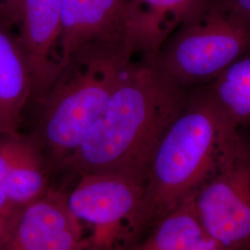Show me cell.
<instances>
[{
	"label": "cell",
	"instance_id": "obj_2",
	"mask_svg": "<svg viewBox=\"0 0 250 250\" xmlns=\"http://www.w3.org/2000/svg\"><path fill=\"white\" fill-rule=\"evenodd\" d=\"M141 54L134 36H121L84 45L63 64L36 106V125L30 133L52 173L79 148Z\"/></svg>",
	"mask_w": 250,
	"mask_h": 250
},
{
	"label": "cell",
	"instance_id": "obj_12",
	"mask_svg": "<svg viewBox=\"0 0 250 250\" xmlns=\"http://www.w3.org/2000/svg\"><path fill=\"white\" fill-rule=\"evenodd\" d=\"M133 4L144 44L151 54L157 53L179 27L210 7L209 0H133Z\"/></svg>",
	"mask_w": 250,
	"mask_h": 250
},
{
	"label": "cell",
	"instance_id": "obj_14",
	"mask_svg": "<svg viewBox=\"0 0 250 250\" xmlns=\"http://www.w3.org/2000/svg\"><path fill=\"white\" fill-rule=\"evenodd\" d=\"M23 208L14 202L0 188V250L9 240Z\"/></svg>",
	"mask_w": 250,
	"mask_h": 250
},
{
	"label": "cell",
	"instance_id": "obj_10",
	"mask_svg": "<svg viewBox=\"0 0 250 250\" xmlns=\"http://www.w3.org/2000/svg\"><path fill=\"white\" fill-rule=\"evenodd\" d=\"M33 76L26 54L11 27L0 21V134H20L31 104Z\"/></svg>",
	"mask_w": 250,
	"mask_h": 250
},
{
	"label": "cell",
	"instance_id": "obj_13",
	"mask_svg": "<svg viewBox=\"0 0 250 250\" xmlns=\"http://www.w3.org/2000/svg\"><path fill=\"white\" fill-rule=\"evenodd\" d=\"M216 101L236 127L250 125V54L238 58L209 86Z\"/></svg>",
	"mask_w": 250,
	"mask_h": 250
},
{
	"label": "cell",
	"instance_id": "obj_9",
	"mask_svg": "<svg viewBox=\"0 0 250 250\" xmlns=\"http://www.w3.org/2000/svg\"><path fill=\"white\" fill-rule=\"evenodd\" d=\"M127 36H135L141 44L132 0H62L61 69L83 46Z\"/></svg>",
	"mask_w": 250,
	"mask_h": 250
},
{
	"label": "cell",
	"instance_id": "obj_6",
	"mask_svg": "<svg viewBox=\"0 0 250 250\" xmlns=\"http://www.w3.org/2000/svg\"><path fill=\"white\" fill-rule=\"evenodd\" d=\"M67 194V205L91 233L87 250H124L129 245L146 180L120 173L82 175Z\"/></svg>",
	"mask_w": 250,
	"mask_h": 250
},
{
	"label": "cell",
	"instance_id": "obj_8",
	"mask_svg": "<svg viewBox=\"0 0 250 250\" xmlns=\"http://www.w3.org/2000/svg\"><path fill=\"white\" fill-rule=\"evenodd\" d=\"M0 250H87L83 226L67 205V193L51 188L25 206Z\"/></svg>",
	"mask_w": 250,
	"mask_h": 250
},
{
	"label": "cell",
	"instance_id": "obj_15",
	"mask_svg": "<svg viewBox=\"0 0 250 250\" xmlns=\"http://www.w3.org/2000/svg\"><path fill=\"white\" fill-rule=\"evenodd\" d=\"M222 9L250 27V0H220Z\"/></svg>",
	"mask_w": 250,
	"mask_h": 250
},
{
	"label": "cell",
	"instance_id": "obj_5",
	"mask_svg": "<svg viewBox=\"0 0 250 250\" xmlns=\"http://www.w3.org/2000/svg\"><path fill=\"white\" fill-rule=\"evenodd\" d=\"M206 232L224 250H250V142L236 129L192 195Z\"/></svg>",
	"mask_w": 250,
	"mask_h": 250
},
{
	"label": "cell",
	"instance_id": "obj_7",
	"mask_svg": "<svg viewBox=\"0 0 250 250\" xmlns=\"http://www.w3.org/2000/svg\"><path fill=\"white\" fill-rule=\"evenodd\" d=\"M0 21L17 29L33 76L31 104L36 106L61 70L62 0H0Z\"/></svg>",
	"mask_w": 250,
	"mask_h": 250
},
{
	"label": "cell",
	"instance_id": "obj_11",
	"mask_svg": "<svg viewBox=\"0 0 250 250\" xmlns=\"http://www.w3.org/2000/svg\"><path fill=\"white\" fill-rule=\"evenodd\" d=\"M192 195L124 250H224L202 227Z\"/></svg>",
	"mask_w": 250,
	"mask_h": 250
},
{
	"label": "cell",
	"instance_id": "obj_1",
	"mask_svg": "<svg viewBox=\"0 0 250 250\" xmlns=\"http://www.w3.org/2000/svg\"><path fill=\"white\" fill-rule=\"evenodd\" d=\"M155 55L142 54L134 61L102 115L59 172L76 179L91 173L146 179L158 144L191 91L162 72Z\"/></svg>",
	"mask_w": 250,
	"mask_h": 250
},
{
	"label": "cell",
	"instance_id": "obj_4",
	"mask_svg": "<svg viewBox=\"0 0 250 250\" xmlns=\"http://www.w3.org/2000/svg\"><path fill=\"white\" fill-rule=\"evenodd\" d=\"M250 50V27L217 3L179 27L161 45L155 61L187 89L213 81Z\"/></svg>",
	"mask_w": 250,
	"mask_h": 250
},
{
	"label": "cell",
	"instance_id": "obj_3",
	"mask_svg": "<svg viewBox=\"0 0 250 250\" xmlns=\"http://www.w3.org/2000/svg\"><path fill=\"white\" fill-rule=\"evenodd\" d=\"M236 129L209 86L189 92L153 154L130 244L197 190Z\"/></svg>",
	"mask_w": 250,
	"mask_h": 250
}]
</instances>
